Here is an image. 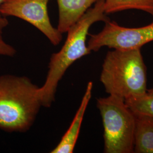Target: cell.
Wrapping results in <instances>:
<instances>
[{
	"mask_svg": "<svg viewBox=\"0 0 153 153\" xmlns=\"http://www.w3.org/2000/svg\"><path fill=\"white\" fill-rule=\"evenodd\" d=\"M134 115V153H153V116Z\"/></svg>",
	"mask_w": 153,
	"mask_h": 153,
	"instance_id": "9c48e42d",
	"label": "cell"
},
{
	"mask_svg": "<svg viewBox=\"0 0 153 153\" xmlns=\"http://www.w3.org/2000/svg\"><path fill=\"white\" fill-rule=\"evenodd\" d=\"M110 21L105 12L104 0H98L81 18L69 28L67 38L60 50L51 55L43 85L40 87L42 107H50L56 100L59 83L68 68L76 61L89 55L91 51L86 44L91 26L98 22Z\"/></svg>",
	"mask_w": 153,
	"mask_h": 153,
	"instance_id": "6da1fadb",
	"label": "cell"
},
{
	"mask_svg": "<svg viewBox=\"0 0 153 153\" xmlns=\"http://www.w3.org/2000/svg\"><path fill=\"white\" fill-rule=\"evenodd\" d=\"M6 0H0V6H1V5L3 2H4ZM1 16V14H0V16Z\"/></svg>",
	"mask_w": 153,
	"mask_h": 153,
	"instance_id": "5bb4252c",
	"label": "cell"
},
{
	"mask_svg": "<svg viewBox=\"0 0 153 153\" xmlns=\"http://www.w3.org/2000/svg\"><path fill=\"white\" fill-rule=\"evenodd\" d=\"M146 94L149 95H150V96H153V88H152V89H150L149 90H147Z\"/></svg>",
	"mask_w": 153,
	"mask_h": 153,
	"instance_id": "4fadbf2b",
	"label": "cell"
},
{
	"mask_svg": "<svg viewBox=\"0 0 153 153\" xmlns=\"http://www.w3.org/2000/svg\"><path fill=\"white\" fill-rule=\"evenodd\" d=\"M90 36L87 45L91 52H97L104 47L112 49L141 48L153 41V21L147 26L135 28L125 27L109 21L105 22L101 31Z\"/></svg>",
	"mask_w": 153,
	"mask_h": 153,
	"instance_id": "5b68a950",
	"label": "cell"
},
{
	"mask_svg": "<svg viewBox=\"0 0 153 153\" xmlns=\"http://www.w3.org/2000/svg\"><path fill=\"white\" fill-rule=\"evenodd\" d=\"M93 86V82L91 81L88 82L81 102L71 125L61 138L60 142L51 150V153H72L73 152L79 137L85 114L91 98Z\"/></svg>",
	"mask_w": 153,
	"mask_h": 153,
	"instance_id": "52a82bcc",
	"label": "cell"
},
{
	"mask_svg": "<svg viewBox=\"0 0 153 153\" xmlns=\"http://www.w3.org/2000/svg\"><path fill=\"white\" fill-rule=\"evenodd\" d=\"M98 0H57L59 7L57 29L62 34L76 23Z\"/></svg>",
	"mask_w": 153,
	"mask_h": 153,
	"instance_id": "ba28073f",
	"label": "cell"
},
{
	"mask_svg": "<svg viewBox=\"0 0 153 153\" xmlns=\"http://www.w3.org/2000/svg\"><path fill=\"white\" fill-rule=\"evenodd\" d=\"M126 105L135 114L153 116V97L146 93L140 96L125 99Z\"/></svg>",
	"mask_w": 153,
	"mask_h": 153,
	"instance_id": "8fae6325",
	"label": "cell"
},
{
	"mask_svg": "<svg viewBox=\"0 0 153 153\" xmlns=\"http://www.w3.org/2000/svg\"><path fill=\"white\" fill-rule=\"evenodd\" d=\"M104 129V153H134V113L125 99L109 95L97 100Z\"/></svg>",
	"mask_w": 153,
	"mask_h": 153,
	"instance_id": "277c9868",
	"label": "cell"
},
{
	"mask_svg": "<svg viewBox=\"0 0 153 153\" xmlns=\"http://www.w3.org/2000/svg\"><path fill=\"white\" fill-rule=\"evenodd\" d=\"M39 91L27 76L0 75V129L8 133L29 131L42 107Z\"/></svg>",
	"mask_w": 153,
	"mask_h": 153,
	"instance_id": "7a4b0ae2",
	"label": "cell"
},
{
	"mask_svg": "<svg viewBox=\"0 0 153 153\" xmlns=\"http://www.w3.org/2000/svg\"><path fill=\"white\" fill-rule=\"evenodd\" d=\"M114 49L105 55L100 76L105 92L124 99L145 94L146 67L141 48Z\"/></svg>",
	"mask_w": 153,
	"mask_h": 153,
	"instance_id": "3957f363",
	"label": "cell"
},
{
	"mask_svg": "<svg viewBox=\"0 0 153 153\" xmlns=\"http://www.w3.org/2000/svg\"><path fill=\"white\" fill-rule=\"evenodd\" d=\"M51 0H6L0 6V14L15 16L36 28L56 46L62 40V33L53 27L49 18L48 5Z\"/></svg>",
	"mask_w": 153,
	"mask_h": 153,
	"instance_id": "8992f818",
	"label": "cell"
},
{
	"mask_svg": "<svg viewBox=\"0 0 153 153\" xmlns=\"http://www.w3.org/2000/svg\"><path fill=\"white\" fill-rule=\"evenodd\" d=\"M9 23L6 16H0V56L11 57L16 55V50L13 46L7 43L3 36L4 31Z\"/></svg>",
	"mask_w": 153,
	"mask_h": 153,
	"instance_id": "7c38bea8",
	"label": "cell"
},
{
	"mask_svg": "<svg viewBox=\"0 0 153 153\" xmlns=\"http://www.w3.org/2000/svg\"><path fill=\"white\" fill-rule=\"evenodd\" d=\"M104 9L107 14L134 9L153 16V0H104Z\"/></svg>",
	"mask_w": 153,
	"mask_h": 153,
	"instance_id": "30bf717a",
	"label": "cell"
}]
</instances>
